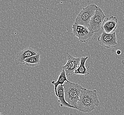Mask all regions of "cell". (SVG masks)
Here are the masks:
<instances>
[{
  "label": "cell",
  "mask_w": 124,
  "mask_h": 115,
  "mask_svg": "<svg viewBox=\"0 0 124 115\" xmlns=\"http://www.w3.org/2000/svg\"><path fill=\"white\" fill-rule=\"evenodd\" d=\"M0 115H1V114H0Z\"/></svg>",
  "instance_id": "9a60e30c"
},
{
  "label": "cell",
  "mask_w": 124,
  "mask_h": 115,
  "mask_svg": "<svg viewBox=\"0 0 124 115\" xmlns=\"http://www.w3.org/2000/svg\"><path fill=\"white\" fill-rule=\"evenodd\" d=\"M88 59V56L82 57L81 58L80 65L78 68L77 69V70L74 72V74L85 76L89 74L90 73L89 72V70L85 67V62Z\"/></svg>",
  "instance_id": "7c38bea8"
},
{
  "label": "cell",
  "mask_w": 124,
  "mask_h": 115,
  "mask_svg": "<svg viewBox=\"0 0 124 115\" xmlns=\"http://www.w3.org/2000/svg\"><path fill=\"white\" fill-rule=\"evenodd\" d=\"M58 98V102L60 103V107H68L71 108L76 109L74 106L70 105L69 104L67 103L65 99V96L64 89L63 86L60 85L57 88Z\"/></svg>",
  "instance_id": "30bf717a"
},
{
  "label": "cell",
  "mask_w": 124,
  "mask_h": 115,
  "mask_svg": "<svg viewBox=\"0 0 124 115\" xmlns=\"http://www.w3.org/2000/svg\"><path fill=\"white\" fill-rule=\"evenodd\" d=\"M117 22L118 19L117 17L111 16L105 19L103 23L102 29L106 33H114L117 29Z\"/></svg>",
  "instance_id": "9c48e42d"
},
{
  "label": "cell",
  "mask_w": 124,
  "mask_h": 115,
  "mask_svg": "<svg viewBox=\"0 0 124 115\" xmlns=\"http://www.w3.org/2000/svg\"><path fill=\"white\" fill-rule=\"evenodd\" d=\"M97 5L91 4L84 8L75 19V24L88 28L91 18L95 13Z\"/></svg>",
  "instance_id": "3957f363"
},
{
  "label": "cell",
  "mask_w": 124,
  "mask_h": 115,
  "mask_svg": "<svg viewBox=\"0 0 124 115\" xmlns=\"http://www.w3.org/2000/svg\"><path fill=\"white\" fill-rule=\"evenodd\" d=\"M38 52L31 48H27L18 53L15 59L17 65H25V60L29 58L38 55Z\"/></svg>",
  "instance_id": "ba28073f"
},
{
  "label": "cell",
  "mask_w": 124,
  "mask_h": 115,
  "mask_svg": "<svg viewBox=\"0 0 124 115\" xmlns=\"http://www.w3.org/2000/svg\"><path fill=\"white\" fill-rule=\"evenodd\" d=\"M72 34L76 36L81 43H85L91 39L94 33L89 31L88 28L86 27L74 24L72 25Z\"/></svg>",
  "instance_id": "5b68a950"
},
{
  "label": "cell",
  "mask_w": 124,
  "mask_h": 115,
  "mask_svg": "<svg viewBox=\"0 0 124 115\" xmlns=\"http://www.w3.org/2000/svg\"><path fill=\"white\" fill-rule=\"evenodd\" d=\"M99 104L97 91L83 88L77 105L76 109L83 113H90L95 110Z\"/></svg>",
  "instance_id": "6da1fadb"
},
{
  "label": "cell",
  "mask_w": 124,
  "mask_h": 115,
  "mask_svg": "<svg viewBox=\"0 0 124 115\" xmlns=\"http://www.w3.org/2000/svg\"><path fill=\"white\" fill-rule=\"evenodd\" d=\"M67 77L66 74V72L64 70H62V71L60 73L59 76L57 81L56 82L52 81L51 82V83L53 84L55 87V94L57 97L58 96V87L60 85L63 86V85L66 82L69 81L67 78Z\"/></svg>",
  "instance_id": "8fae6325"
},
{
  "label": "cell",
  "mask_w": 124,
  "mask_h": 115,
  "mask_svg": "<svg viewBox=\"0 0 124 115\" xmlns=\"http://www.w3.org/2000/svg\"><path fill=\"white\" fill-rule=\"evenodd\" d=\"M65 96L67 102L76 108L81 90L83 89L80 85L72 82H66L63 85Z\"/></svg>",
  "instance_id": "7a4b0ae2"
},
{
  "label": "cell",
  "mask_w": 124,
  "mask_h": 115,
  "mask_svg": "<svg viewBox=\"0 0 124 115\" xmlns=\"http://www.w3.org/2000/svg\"><path fill=\"white\" fill-rule=\"evenodd\" d=\"M98 41L100 45L107 48H114L117 45V36L115 32L107 33L103 31L99 36Z\"/></svg>",
  "instance_id": "8992f818"
},
{
  "label": "cell",
  "mask_w": 124,
  "mask_h": 115,
  "mask_svg": "<svg viewBox=\"0 0 124 115\" xmlns=\"http://www.w3.org/2000/svg\"><path fill=\"white\" fill-rule=\"evenodd\" d=\"M106 17L103 10L97 6L95 13L91 18L89 24L88 29L89 31L94 33L100 31Z\"/></svg>",
  "instance_id": "277c9868"
},
{
  "label": "cell",
  "mask_w": 124,
  "mask_h": 115,
  "mask_svg": "<svg viewBox=\"0 0 124 115\" xmlns=\"http://www.w3.org/2000/svg\"><path fill=\"white\" fill-rule=\"evenodd\" d=\"M81 58H75L71 55L67 57V61L66 65L62 67V70H64L67 77L74 74L80 65Z\"/></svg>",
  "instance_id": "52a82bcc"
},
{
  "label": "cell",
  "mask_w": 124,
  "mask_h": 115,
  "mask_svg": "<svg viewBox=\"0 0 124 115\" xmlns=\"http://www.w3.org/2000/svg\"><path fill=\"white\" fill-rule=\"evenodd\" d=\"M116 54H117V55H120L121 54L122 51H121V50H117L116 51Z\"/></svg>",
  "instance_id": "5bb4252c"
},
{
  "label": "cell",
  "mask_w": 124,
  "mask_h": 115,
  "mask_svg": "<svg viewBox=\"0 0 124 115\" xmlns=\"http://www.w3.org/2000/svg\"><path fill=\"white\" fill-rule=\"evenodd\" d=\"M41 61V55L39 53L37 55H34L27 58L25 60V65L30 67H34L40 64Z\"/></svg>",
  "instance_id": "4fadbf2b"
}]
</instances>
